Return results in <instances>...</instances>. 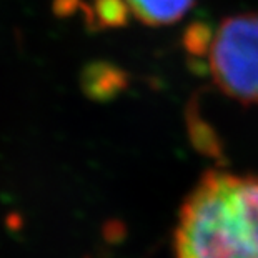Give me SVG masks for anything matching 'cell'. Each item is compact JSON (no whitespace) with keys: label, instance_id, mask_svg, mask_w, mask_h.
<instances>
[{"label":"cell","instance_id":"cell-1","mask_svg":"<svg viewBox=\"0 0 258 258\" xmlns=\"http://www.w3.org/2000/svg\"><path fill=\"white\" fill-rule=\"evenodd\" d=\"M177 258H258V173L208 170L185 197Z\"/></svg>","mask_w":258,"mask_h":258},{"label":"cell","instance_id":"cell-2","mask_svg":"<svg viewBox=\"0 0 258 258\" xmlns=\"http://www.w3.org/2000/svg\"><path fill=\"white\" fill-rule=\"evenodd\" d=\"M210 77L225 95L258 105V12L225 17L205 45Z\"/></svg>","mask_w":258,"mask_h":258},{"label":"cell","instance_id":"cell-3","mask_svg":"<svg viewBox=\"0 0 258 258\" xmlns=\"http://www.w3.org/2000/svg\"><path fill=\"white\" fill-rule=\"evenodd\" d=\"M128 14L148 27H167L180 22L197 0H123Z\"/></svg>","mask_w":258,"mask_h":258}]
</instances>
